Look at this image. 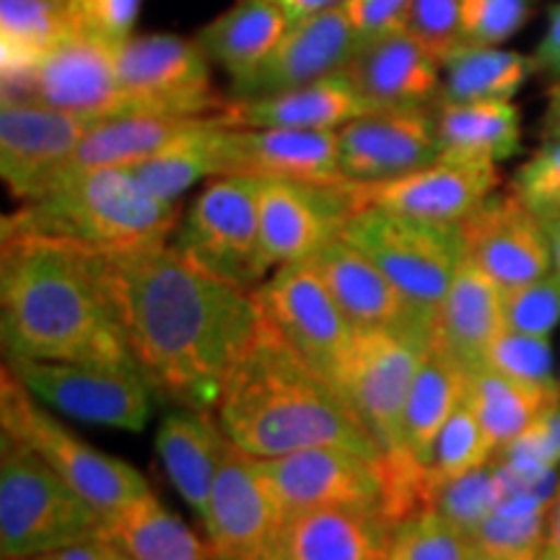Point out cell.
<instances>
[{
    "label": "cell",
    "instance_id": "cell-51",
    "mask_svg": "<svg viewBox=\"0 0 560 560\" xmlns=\"http://www.w3.org/2000/svg\"><path fill=\"white\" fill-rule=\"evenodd\" d=\"M272 3H278L291 21H301L314 16V13L340 9V5H346V0H272Z\"/></svg>",
    "mask_w": 560,
    "mask_h": 560
},
{
    "label": "cell",
    "instance_id": "cell-19",
    "mask_svg": "<svg viewBox=\"0 0 560 560\" xmlns=\"http://www.w3.org/2000/svg\"><path fill=\"white\" fill-rule=\"evenodd\" d=\"M499 185L495 164L486 161H433L425 170L387 182H350L355 206L433 223H462Z\"/></svg>",
    "mask_w": 560,
    "mask_h": 560
},
{
    "label": "cell",
    "instance_id": "cell-46",
    "mask_svg": "<svg viewBox=\"0 0 560 560\" xmlns=\"http://www.w3.org/2000/svg\"><path fill=\"white\" fill-rule=\"evenodd\" d=\"M514 192L535 213L560 208V138H552L516 172Z\"/></svg>",
    "mask_w": 560,
    "mask_h": 560
},
{
    "label": "cell",
    "instance_id": "cell-27",
    "mask_svg": "<svg viewBox=\"0 0 560 560\" xmlns=\"http://www.w3.org/2000/svg\"><path fill=\"white\" fill-rule=\"evenodd\" d=\"M501 330H506L503 289L478 262L462 255L450 293L439 306L433 346L472 371L482 366V355Z\"/></svg>",
    "mask_w": 560,
    "mask_h": 560
},
{
    "label": "cell",
    "instance_id": "cell-17",
    "mask_svg": "<svg viewBox=\"0 0 560 560\" xmlns=\"http://www.w3.org/2000/svg\"><path fill=\"white\" fill-rule=\"evenodd\" d=\"M359 210L342 185L299 179H260V236L270 268L312 257L327 242L338 240Z\"/></svg>",
    "mask_w": 560,
    "mask_h": 560
},
{
    "label": "cell",
    "instance_id": "cell-45",
    "mask_svg": "<svg viewBox=\"0 0 560 560\" xmlns=\"http://www.w3.org/2000/svg\"><path fill=\"white\" fill-rule=\"evenodd\" d=\"M529 16V0H462L465 47H499Z\"/></svg>",
    "mask_w": 560,
    "mask_h": 560
},
{
    "label": "cell",
    "instance_id": "cell-1",
    "mask_svg": "<svg viewBox=\"0 0 560 560\" xmlns=\"http://www.w3.org/2000/svg\"><path fill=\"white\" fill-rule=\"evenodd\" d=\"M96 276L149 387L177 408L215 410L229 371L262 322L255 293L166 244L96 255Z\"/></svg>",
    "mask_w": 560,
    "mask_h": 560
},
{
    "label": "cell",
    "instance_id": "cell-21",
    "mask_svg": "<svg viewBox=\"0 0 560 560\" xmlns=\"http://www.w3.org/2000/svg\"><path fill=\"white\" fill-rule=\"evenodd\" d=\"M226 174L319 182V185L348 182L340 172L338 130L226 125L219 136V177H226Z\"/></svg>",
    "mask_w": 560,
    "mask_h": 560
},
{
    "label": "cell",
    "instance_id": "cell-38",
    "mask_svg": "<svg viewBox=\"0 0 560 560\" xmlns=\"http://www.w3.org/2000/svg\"><path fill=\"white\" fill-rule=\"evenodd\" d=\"M493 444H490L488 433L482 431L478 412H475L472 402L462 400L459 408L452 412L444 429L433 439L429 457H425V470L436 486L446 480L459 478V475L478 470V467L488 465L490 454H493Z\"/></svg>",
    "mask_w": 560,
    "mask_h": 560
},
{
    "label": "cell",
    "instance_id": "cell-12",
    "mask_svg": "<svg viewBox=\"0 0 560 560\" xmlns=\"http://www.w3.org/2000/svg\"><path fill=\"white\" fill-rule=\"evenodd\" d=\"M37 400L62 416L117 431H143L151 418V387L138 369L73 361H5Z\"/></svg>",
    "mask_w": 560,
    "mask_h": 560
},
{
    "label": "cell",
    "instance_id": "cell-14",
    "mask_svg": "<svg viewBox=\"0 0 560 560\" xmlns=\"http://www.w3.org/2000/svg\"><path fill=\"white\" fill-rule=\"evenodd\" d=\"M285 522L289 514L265 480L257 457L229 441L202 524L215 560H278Z\"/></svg>",
    "mask_w": 560,
    "mask_h": 560
},
{
    "label": "cell",
    "instance_id": "cell-49",
    "mask_svg": "<svg viewBox=\"0 0 560 560\" xmlns=\"http://www.w3.org/2000/svg\"><path fill=\"white\" fill-rule=\"evenodd\" d=\"M535 66L560 79V5L550 11L548 30H545V37L535 52Z\"/></svg>",
    "mask_w": 560,
    "mask_h": 560
},
{
    "label": "cell",
    "instance_id": "cell-41",
    "mask_svg": "<svg viewBox=\"0 0 560 560\" xmlns=\"http://www.w3.org/2000/svg\"><path fill=\"white\" fill-rule=\"evenodd\" d=\"M495 506H499V480H495V465L488 462L478 470L441 482L431 509L472 537V532L493 514Z\"/></svg>",
    "mask_w": 560,
    "mask_h": 560
},
{
    "label": "cell",
    "instance_id": "cell-20",
    "mask_svg": "<svg viewBox=\"0 0 560 560\" xmlns=\"http://www.w3.org/2000/svg\"><path fill=\"white\" fill-rule=\"evenodd\" d=\"M465 255L503 291L540 280L552 270L540 215L520 195H490L459 223Z\"/></svg>",
    "mask_w": 560,
    "mask_h": 560
},
{
    "label": "cell",
    "instance_id": "cell-26",
    "mask_svg": "<svg viewBox=\"0 0 560 560\" xmlns=\"http://www.w3.org/2000/svg\"><path fill=\"white\" fill-rule=\"evenodd\" d=\"M374 107L355 89L346 70L306 86L257 96L231 100L223 109L234 128H289V130H340L342 125L366 115Z\"/></svg>",
    "mask_w": 560,
    "mask_h": 560
},
{
    "label": "cell",
    "instance_id": "cell-3",
    "mask_svg": "<svg viewBox=\"0 0 560 560\" xmlns=\"http://www.w3.org/2000/svg\"><path fill=\"white\" fill-rule=\"evenodd\" d=\"M215 416L229 441L260 459L325 444L384 457L338 389L265 317L229 371Z\"/></svg>",
    "mask_w": 560,
    "mask_h": 560
},
{
    "label": "cell",
    "instance_id": "cell-5",
    "mask_svg": "<svg viewBox=\"0 0 560 560\" xmlns=\"http://www.w3.org/2000/svg\"><path fill=\"white\" fill-rule=\"evenodd\" d=\"M104 516L58 472L3 436L0 452V550L3 560L32 558L102 537Z\"/></svg>",
    "mask_w": 560,
    "mask_h": 560
},
{
    "label": "cell",
    "instance_id": "cell-56",
    "mask_svg": "<svg viewBox=\"0 0 560 560\" xmlns=\"http://www.w3.org/2000/svg\"><path fill=\"white\" fill-rule=\"evenodd\" d=\"M478 560H527V558H511V556H495V552H478Z\"/></svg>",
    "mask_w": 560,
    "mask_h": 560
},
{
    "label": "cell",
    "instance_id": "cell-48",
    "mask_svg": "<svg viewBox=\"0 0 560 560\" xmlns=\"http://www.w3.org/2000/svg\"><path fill=\"white\" fill-rule=\"evenodd\" d=\"M342 9H346L355 39L361 45V42L380 37V34L402 30L410 0H346Z\"/></svg>",
    "mask_w": 560,
    "mask_h": 560
},
{
    "label": "cell",
    "instance_id": "cell-52",
    "mask_svg": "<svg viewBox=\"0 0 560 560\" xmlns=\"http://www.w3.org/2000/svg\"><path fill=\"white\" fill-rule=\"evenodd\" d=\"M537 215H540L545 236H548L550 260H552V276L560 280V208L542 210V213H537Z\"/></svg>",
    "mask_w": 560,
    "mask_h": 560
},
{
    "label": "cell",
    "instance_id": "cell-13",
    "mask_svg": "<svg viewBox=\"0 0 560 560\" xmlns=\"http://www.w3.org/2000/svg\"><path fill=\"white\" fill-rule=\"evenodd\" d=\"M262 317L335 387L355 330L310 260L280 265L255 291Z\"/></svg>",
    "mask_w": 560,
    "mask_h": 560
},
{
    "label": "cell",
    "instance_id": "cell-18",
    "mask_svg": "<svg viewBox=\"0 0 560 560\" xmlns=\"http://www.w3.org/2000/svg\"><path fill=\"white\" fill-rule=\"evenodd\" d=\"M340 172L350 182H387L439 161L436 117L429 107L371 109L338 130Z\"/></svg>",
    "mask_w": 560,
    "mask_h": 560
},
{
    "label": "cell",
    "instance_id": "cell-23",
    "mask_svg": "<svg viewBox=\"0 0 560 560\" xmlns=\"http://www.w3.org/2000/svg\"><path fill=\"white\" fill-rule=\"evenodd\" d=\"M359 39L346 9L314 13L310 19L291 21L289 32L278 42L249 79L231 83L234 100L280 94V91L306 86L327 75L340 73L353 58Z\"/></svg>",
    "mask_w": 560,
    "mask_h": 560
},
{
    "label": "cell",
    "instance_id": "cell-28",
    "mask_svg": "<svg viewBox=\"0 0 560 560\" xmlns=\"http://www.w3.org/2000/svg\"><path fill=\"white\" fill-rule=\"evenodd\" d=\"M229 450V436L210 410L179 408L161 420L156 452L182 501L206 524L210 490Z\"/></svg>",
    "mask_w": 560,
    "mask_h": 560
},
{
    "label": "cell",
    "instance_id": "cell-35",
    "mask_svg": "<svg viewBox=\"0 0 560 560\" xmlns=\"http://www.w3.org/2000/svg\"><path fill=\"white\" fill-rule=\"evenodd\" d=\"M226 125V115L219 112L208 125L177 138L130 170L156 198L177 202L179 195L200 179L219 177V136Z\"/></svg>",
    "mask_w": 560,
    "mask_h": 560
},
{
    "label": "cell",
    "instance_id": "cell-7",
    "mask_svg": "<svg viewBox=\"0 0 560 560\" xmlns=\"http://www.w3.org/2000/svg\"><path fill=\"white\" fill-rule=\"evenodd\" d=\"M0 429L37 452L70 488H75L104 516L120 514L130 503L151 495L149 480L128 462L109 457L86 441L73 436L60 420H55L26 384L9 366L0 382Z\"/></svg>",
    "mask_w": 560,
    "mask_h": 560
},
{
    "label": "cell",
    "instance_id": "cell-36",
    "mask_svg": "<svg viewBox=\"0 0 560 560\" xmlns=\"http://www.w3.org/2000/svg\"><path fill=\"white\" fill-rule=\"evenodd\" d=\"M535 60L499 47H465L444 66L436 104L511 100L524 86Z\"/></svg>",
    "mask_w": 560,
    "mask_h": 560
},
{
    "label": "cell",
    "instance_id": "cell-30",
    "mask_svg": "<svg viewBox=\"0 0 560 560\" xmlns=\"http://www.w3.org/2000/svg\"><path fill=\"white\" fill-rule=\"evenodd\" d=\"M289 26L291 19L272 0H236L195 39L210 62L226 70L231 83H240L268 60Z\"/></svg>",
    "mask_w": 560,
    "mask_h": 560
},
{
    "label": "cell",
    "instance_id": "cell-2",
    "mask_svg": "<svg viewBox=\"0 0 560 560\" xmlns=\"http://www.w3.org/2000/svg\"><path fill=\"white\" fill-rule=\"evenodd\" d=\"M0 330L9 361L138 369L102 296L96 252L60 236L3 229Z\"/></svg>",
    "mask_w": 560,
    "mask_h": 560
},
{
    "label": "cell",
    "instance_id": "cell-50",
    "mask_svg": "<svg viewBox=\"0 0 560 560\" xmlns=\"http://www.w3.org/2000/svg\"><path fill=\"white\" fill-rule=\"evenodd\" d=\"M107 556V540L104 537H94V540H83L68 548H58L50 552H39L32 558H16V560H104Z\"/></svg>",
    "mask_w": 560,
    "mask_h": 560
},
{
    "label": "cell",
    "instance_id": "cell-11",
    "mask_svg": "<svg viewBox=\"0 0 560 560\" xmlns=\"http://www.w3.org/2000/svg\"><path fill=\"white\" fill-rule=\"evenodd\" d=\"M117 73L136 115L198 117L226 109L198 39L140 34L117 45Z\"/></svg>",
    "mask_w": 560,
    "mask_h": 560
},
{
    "label": "cell",
    "instance_id": "cell-55",
    "mask_svg": "<svg viewBox=\"0 0 560 560\" xmlns=\"http://www.w3.org/2000/svg\"><path fill=\"white\" fill-rule=\"evenodd\" d=\"M104 540H107V537H104ZM104 560H132V558L125 550L117 548V545H112L107 540V556H104Z\"/></svg>",
    "mask_w": 560,
    "mask_h": 560
},
{
    "label": "cell",
    "instance_id": "cell-8",
    "mask_svg": "<svg viewBox=\"0 0 560 560\" xmlns=\"http://www.w3.org/2000/svg\"><path fill=\"white\" fill-rule=\"evenodd\" d=\"M174 247L210 276L255 293L270 270L260 236V179L213 177L177 226Z\"/></svg>",
    "mask_w": 560,
    "mask_h": 560
},
{
    "label": "cell",
    "instance_id": "cell-54",
    "mask_svg": "<svg viewBox=\"0 0 560 560\" xmlns=\"http://www.w3.org/2000/svg\"><path fill=\"white\" fill-rule=\"evenodd\" d=\"M548 128H550L552 138H560V91L556 94V102H552V107H550Z\"/></svg>",
    "mask_w": 560,
    "mask_h": 560
},
{
    "label": "cell",
    "instance_id": "cell-24",
    "mask_svg": "<svg viewBox=\"0 0 560 560\" xmlns=\"http://www.w3.org/2000/svg\"><path fill=\"white\" fill-rule=\"evenodd\" d=\"M346 73L374 109L436 102L444 66L405 30L361 42Z\"/></svg>",
    "mask_w": 560,
    "mask_h": 560
},
{
    "label": "cell",
    "instance_id": "cell-43",
    "mask_svg": "<svg viewBox=\"0 0 560 560\" xmlns=\"http://www.w3.org/2000/svg\"><path fill=\"white\" fill-rule=\"evenodd\" d=\"M402 30L446 66L454 55L465 50L462 0H410Z\"/></svg>",
    "mask_w": 560,
    "mask_h": 560
},
{
    "label": "cell",
    "instance_id": "cell-39",
    "mask_svg": "<svg viewBox=\"0 0 560 560\" xmlns=\"http://www.w3.org/2000/svg\"><path fill=\"white\" fill-rule=\"evenodd\" d=\"M478 552L472 537L436 509L418 511L392 532V556L400 560H478Z\"/></svg>",
    "mask_w": 560,
    "mask_h": 560
},
{
    "label": "cell",
    "instance_id": "cell-25",
    "mask_svg": "<svg viewBox=\"0 0 560 560\" xmlns=\"http://www.w3.org/2000/svg\"><path fill=\"white\" fill-rule=\"evenodd\" d=\"M392 532L380 509H306L285 522L278 560H387Z\"/></svg>",
    "mask_w": 560,
    "mask_h": 560
},
{
    "label": "cell",
    "instance_id": "cell-22",
    "mask_svg": "<svg viewBox=\"0 0 560 560\" xmlns=\"http://www.w3.org/2000/svg\"><path fill=\"white\" fill-rule=\"evenodd\" d=\"M306 260L325 280L353 330H395L433 346V332L412 312L408 299L361 249L342 236L327 242Z\"/></svg>",
    "mask_w": 560,
    "mask_h": 560
},
{
    "label": "cell",
    "instance_id": "cell-34",
    "mask_svg": "<svg viewBox=\"0 0 560 560\" xmlns=\"http://www.w3.org/2000/svg\"><path fill=\"white\" fill-rule=\"evenodd\" d=\"M560 397V389H540L516 382L501 371L482 366L470 371L467 400L478 412L482 431L488 433L493 450H506L524 431L540 420L545 410Z\"/></svg>",
    "mask_w": 560,
    "mask_h": 560
},
{
    "label": "cell",
    "instance_id": "cell-33",
    "mask_svg": "<svg viewBox=\"0 0 560 560\" xmlns=\"http://www.w3.org/2000/svg\"><path fill=\"white\" fill-rule=\"evenodd\" d=\"M102 537L132 560H215L210 545L159 503L153 493L109 516Z\"/></svg>",
    "mask_w": 560,
    "mask_h": 560
},
{
    "label": "cell",
    "instance_id": "cell-4",
    "mask_svg": "<svg viewBox=\"0 0 560 560\" xmlns=\"http://www.w3.org/2000/svg\"><path fill=\"white\" fill-rule=\"evenodd\" d=\"M177 226V202L156 198L125 166L70 174L3 219V229L60 236L96 255L164 247Z\"/></svg>",
    "mask_w": 560,
    "mask_h": 560
},
{
    "label": "cell",
    "instance_id": "cell-44",
    "mask_svg": "<svg viewBox=\"0 0 560 560\" xmlns=\"http://www.w3.org/2000/svg\"><path fill=\"white\" fill-rule=\"evenodd\" d=\"M503 317L511 330L550 338L560 325V280L552 270L540 280L503 291Z\"/></svg>",
    "mask_w": 560,
    "mask_h": 560
},
{
    "label": "cell",
    "instance_id": "cell-29",
    "mask_svg": "<svg viewBox=\"0 0 560 560\" xmlns=\"http://www.w3.org/2000/svg\"><path fill=\"white\" fill-rule=\"evenodd\" d=\"M219 115V112H215ZM215 115L198 117H177V115H128L109 117V120L96 122L86 138L81 140L79 149L68 159L55 182L70 177V174L102 170V166H130L140 164L153 153L174 143V140L187 136V132L202 128L213 120ZM52 182V185H55ZM50 185V187H52ZM47 187V190H50Z\"/></svg>",
    "mask_w": 560,
    "mask_h": 560
},
{
    "label": "cell",
    "instance_id": "cell-15",
    "mask_svg": "<svg viewBox=\"0 0 560 560\" xmlns=\"http://www.w3.org/2000/svg\"><path fill=\"white\" fill-rule=\"evenodd\" d=\"M257 465L289 516L322 506H366L382 511L384 457L325 444L270 459L257 457Z\"/></svg>",
    "mask_w": 560,
    "mask_h": 560
},
{
    "label": "cell",
    "instance_id": "cell-47",
    "mask_svg": "<svg viewBox=\"0 0 560 560\" xmlns=\"http://www.w3.org/2000/svg\"><path fill=\"white\" fill-rule=\"evenodd\" d=\"M140 3L143 0H73V26L122 45L136 30Z\"/></svg>",
    "mask_w": 560,
    "mask_h": 560
},
{
    "label": "cell",
    "instance_id": "cell-57",
    "mask_svg": "<svg viewBox=\"0 0 560 560\" xmlns=\"http://www.w3.org/2000/svg\"><path fill=\"white\" fill-rule=\"evenodd\" d=\"M387 560H400V558H397V556H392V550H389V558Z\"/></svg>",
    "mask_w": 560,
    "mask_h": 560
},
{
    "label": "cell",
    "instance_id": "cell-42",
    "mask_svg": "<svg viewBox=\"0 0 560 560\" xmlns=\"http://www.w3.org/2000/svg\"><path fill=\"white\" fill-rule=\"evenodd\" d=\"M548 520L550 509L529 511V514H509V511L495 509L472 532V540L482 552L540 560L545 537H548Z\"/></svg>",
    "mask_w": 560,
    "mask_h": 560
},
{
    "label": "cell",
    "instance_id": "cell-10",
    "mask_svg": "<svg viewBox=\"0 0 560 560\" xmlns=\"http://www.w3.org/2000/svg\"><path fill=\"white\" fill-rule=\"evenodd\" d=\"M429 342L395 330H355L335 389L384 457H405L402 416Z\"/></svg>",
    "mask_w": 560,
    "mask_h": 560
},
{
    "label": "cell",
    "instance_id": "cell-31",
    "mask_svg": "<svg viewBox=\"0 0 560 560\" xmlns=\"http://www.w3.org/2000/svg\"><path fill=\"white\" fill-rule=\"evenodd\" d=\"M439 159L499 164L522 149V117L511 100L436 104Z\"/></svg>",
    "mask_w": 560,
    "mask_h": 560
},
{
    "label": "cell",
    "instance_id": "cell-40",
    "mask_svg": "<svg viewBox=\"0 0 560 560\" xmlns=\"http://www.w3.org/2000/svg\"><path fill=\"white\" fill-rule=\"evenodd\" d=\"M482 363L511 376V380L532 384V387L550 392L560 389V382L552 374V348L548 338H537V335L516 332L506 327L490 342Z\"/></svg>",
    "mask_w": 560,
    "mask_h": 560
},
{
    "label": "cell",
    "instance_id": "cell-32",
    "mask_svg": "<svg viewBox=\"0 0 560 560\" xmlns=\"http://www.w3.org/2000/svg\"><path fill=\"white\" fill-rule=\"evenodd\" d=\"M467 387H470V371L459 366L444 350L431 346L423 363H420L416 380H412L408 405H405V454L425 462L433 439L439 436L452 412L467 397Z\"/></svg>",
    "mask_w": 560,
    "mask_h": 560
},
{
    "label": "cell",
    "instance_id": "cell-16",
    "mask_svg": "<svg viewBox=\"0 0 560 560\" xmlns=\"http://www.w3.org/2000/svg\"><path fill=\"white\" fill-rule=\"evenodd\" d=\"M96 122L39 102L0 104V174L21 202L39 198L52 185L81 140Z\"/></svg>",
    "mask_w": 560,
    "mask_h": 560
},
{
    "label": "cell",
    "instance_id": "cell-53",
    "mask_svg": "<svg viewBox=\"0 0 560 560\" xmlns=\"http://www.w3.org/2000/svg\"><path fill=\"white\" fill-rule=\"evenodd\" d=\"M540 560H560V493L552 501L550 520H548V537H545V548Z\"/></svg>",
    "mask_w": 560,
    "mask_h": 560
},
{
    "label": "cell",
    "instance_id": "cell-6",
    "mask_svg": "<svg viewBox=\"0 0 560 560\" xmlns=\"http://www.w3.org/2000/svg\"><path fill=\"white\" fill-rule=\"evenodd\" d=\"M340 236L397 285L431 332L436 330L439 306L465 255L459 223H433L382 208H359Z\"/></svg>",
    "mask_w": 560,
    "mask_h": 560
},
{
    "label": "cell",
    "instance_id": "cell-37",
    "mask_svg": "<svg viewBox=\"0 0 560 560\" xmlns=\"http://www.w3.org/2000/svg\"><path fill=\"white\" fill-rule=\"evenodd\" d=\"M73 30V0H0L5 75L26 70Z\"/></svg>",
    "mask_w": 560,
    "mask_h": 560
},
{
    "label": "cell",
    "instance_id": "cell-9",
    "mask_svg": "<svg viewBox=\"0 0 560 560\" xmlns=\"http://www.w3.org/2000/svg\"><path fill=\"white\" fill-rule=\"evenodd\" d=\"M3 100L39 102L94 120L136 115L117 73V45L81 26H73L30 68L11 73Z\"/></svg>",
    "mask_w": 560,
    "mask_h": 560
}]
</instances>
